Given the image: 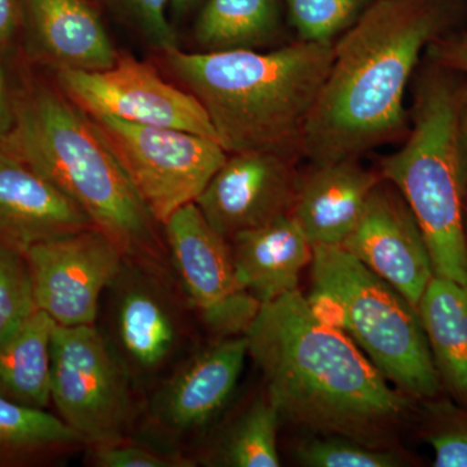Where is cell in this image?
I'll return each instance as SVG.
<instances>
[{
  "mask_svg": "<svg viewBox=\"0 0 467 467\" xmlns=\"http://www.w3.org/2000/svg\"><path fill=\"white\" fill-rule=\"evenodd\" d=\"M459 94L441 77L418 92L414 125L380 177L401 193L425 238L436 276L467 285L466 192L457 137Z\"/></svg>",
  "mask_w": 467,
  "mask_h": 467,
  "instance_id": "8992f818",
  "label": "cell"
},
{
  "mask_svg": "<svg viewBox=\"0 0 467 467\" xmlns=\"http://www.w3.org/2000/svg\"><path fill=\"white\" fill-rule=\"evenodd\" d=\"M418 313L442 389L467 408V285L435 275Z\"/></svg>",
  "mask_w": 467,
  "mask_h": 467,
  "instance_id": "ffe728a7",
  "label": "cell"
},
{
  "mask_svg": "<svg viewBox=\"0 0 467 467\" xmlns=\"http://www.w3.org/2000/svg\"><path fill=\"white\" fill-rule=\"evenodd\" d=\"M432 52L442 66L467 73V36L439 43Z\"/></svg>",
  "mask_w": 467,
  "mask_h": 467,
  "instance_id": "4dcf8cb0",
  "label": "cell"
},
{
  "mask_svg": "<svg viewBox=\"0 0 467 467\" xmlns=\"http://www.w3.org/2000/svg\"><path fill=\"white\" fill-rule=\"evenodd\" d=\"M190 313L171 265L124 256L95 326L140 398L193 352Z\"/></svg>",
  "mask_w": 467,
  "mask_h": 467,
  "instance_id": "52a82bcc",
  "label": "cell"
},
{
  "mask_svg": "<svg viewBox=\"0 0 467 467\" xmlns=\"http://www.w3.org/2000/svg\"><path fill=\"white\" fill-rule=\"evenodd\" d=\"M339 247L389 282L417 309L435 276L416 217L401 193L383 178L368 196L358 225Z\"/></svg>",
  "mask_w": 467,
  "mask_h": 467,
  "instance_id": "5bb4252c",
  "label": "cell"
},
{
  "mask_svg": "<svg viewBox=\"0 0 467 467\" xmlns=\"http://www.w3.org/2000/svg\"><path fill=\"white\" fill-rule=\"evenodd\" d=\"M85 448L84 439L47 409L0 396V467L55 462Z\"/></svg>",
  "mask_w": 467,
  "mask_h": 467,
  "instance_id": "7402d4cb",
  "label": "cell"
},
{
  "mask_svg": "<svg viewBox=\"0 0 467 467\" xmlns=\"http://www.w3.org/2000/svg\"><path fill=\"white\" fill-rule=\"evenodd\" d=\"M86 460L95 467H192L196 461L182 451L140 441L133 435L85 448Z\"/></svg>",
  "mask_w": 467,
  "mask_h": 467,
  "instance_id": "f1b7e54d",
  "label": "cell"
},
{
  "mask_svg": "<svg viewBox=\"0 0 467 467\" xmlns=\"http://www.w3.org/2000/svg\"><path fill=\"white\" fill-rule=\"evenodd\" d=\"M297 462L309 467H398L405 465L392 448L370 447L339 435H316L294 448Z\"/></svg>",
  "mask_w": 467,
  "mask_h": 467,
  "instance_id": "d4e9b609",
  "label": "cell"
},
{
  "mask_svg": "<svg viewBox=\"0 0 467 467\" xmlns=\"http://www.w3.org/2000/svg\"><path fill=\"white\" fill-rule=\"evenodd\" d=\"M248 356L244 335L193 350L153 387L142 407L143 427L171 450L207 429L226 408Z\"/></svg>",
  "mask_w": 467,
  "mask_h": 467,
  "instance_id": "7c38bea8",
  "label": "cell"
},
{
  "mask_svg": "<svg viewBox=\"0 0 467 467\" xmlns=\"http://www.w3.org/2000/svg\"><path fill=\"white\" fill-rule=\"evenodd\" d=\"M281 420L315 432L391 448L413 409L342 328L299 290L263 304L244 333Z\"/></svg>",
  "mask_w": 467,
  "mask_h": 467,
  "instance_id": "6da1fadb",
  "label": "cell"
},
{
  "mask_svg": "<svg viewBox=\"0 0 467 467\" xmlns=\"http://www.w3.org/2000/svg\"><path fill=\"white\" fill-rule=\"evenodd\" d=\"M0 150L36 169L78 205L124 256L171 265L160 223L84 110L48 88L18 104Z\"/></svg>",
  "mask_w": 467,
  "mask_h": 467,
  "instance_id": "277c9868",
  "label": "cell"
},
{
  "mask_svg": "<svg viewBox=\"0 0 467 467\" xmlns=\"http://www.w3.org/2000/svg\"><path fill=\"white\" fill-rule=\"evenodd\" d=\"M162 227L169 263L196 318L217 339L244 335L261 304L239 285L229 241L195 202L177 209Z\"/></svg>",
  "mask_w": 467,
  "mask_h": 467,
  "instance_id": "30bf717a",
  "label": "cell"
},
{
  "mask_svg": "<svg viewBox=\"0 0 467 467\" xmlns=\"http://www.w3.org/2000/svg\"><path fill=\"white\" fill-rule=\"evenodd\" d=\"M140 398L97 326H55L51 404L86 447L131 435Z\"/></svg>",
  "mask_w": 467,
  "mask_h": 467,
  "instance_id": "ba28073f",
  "label": "cell"
},
{
  "mask_svg": "<svg viewBox=\"0 0 467 467\" xmlns=\"http://www.w3.org/2000/svg\"><path fill=\"white\" fill-rule=\"evenodd\" d=\"M95 227L41 173L0 150V245L26 254L38 243Z\"/></svg>",
  "mask_w": 467,
  "mask_h": 467,
  "instance_id": "2e32d148",
  "label": "cell"
},
{
  "mask_svg": "<svg viewBox=\"0 0 467 467\" xmlns=\"http://www.w3.org/2000/svg\"><path fill=\"white\" fill-rule=\"evenodd\" d=\"M12 119H14V113L9 110L5 76L0 67V147L11 129Z\"/></svg>",
  "mask_w": 467,
  "mask_h": 467,
  "instance_id": "836d02e7",
  "label": "cell"
},
{
  "mask_svg": "<svg viewBox=\"0 0 467 467\" xmlns=\"http://www.w3.org/2000/svg\"><path fill=\"white\" fill-rule=\"evenodd\" d=\"M230 155L195 202L227 241L291 213L299 182L288 156L265 150Z\"/></svg>",
  "mask_w": 467,
  "mask_h": 467,
  "instance_id": "9a60e30c",
  "label": "cell"
},
{
  "mask_svg": "<svg viewBox=\"0 0 467 467\" xmlns=\"http://www.w3.org/2000/svg\"><path fill=\"white\" fill-rule=\"evenodd\" d=\"M150 45L168 52L177 48V34L167 17L168 0H113Z\"/></svg>",
  "mask_w": 467,
  "mask_h": 467,
  "instance_id": "f546056e",
  "label": "cell"
},
{
  "mask_svg": "<svg viewBox=\"0 0 467 467\" xmlns=\"http://www.w3.org/2000/svg\"><path fill=\"white\" fill-rule=\"evenodd\" d=\"M198 2L199 0H171L174 11H177L178 14H183V12L189 11V9L193 7Z\"/></svg>",
  "mask_w": 467,
  "mask_h": 467,
  "instance_id": "e575fe53",
  "label": "cell"
},
{
  "mask_svg": "<svg viewBox=\"0 0 467 467\" xmlns=\"http://www.w3.org/2000/svg\"><path fill=\"white\" fill-rule=\"evenodd\" d=\"M36 308L63 327L94 326L104 292L124 254L97 227L67 234L26 252Z\"/></svg>",
  "mask_w": 467,
  "mask_h": 467,
  "instance_id": "4fadbf2b",
  "label": "cell"
},
{
  "mask_svg": "<svg viewBox=\"0 0 467 467\" xmlns=\"http://www.w3.org/2000/svg\"><path fill=\"white\" fill-rule=\"evenodd\" d=\"M466 226H467V201H466Z\"/></svg>",
  "mask_w": 467,
  "mask_h": 467,
  "instance_id": "d590c367",
  "label": "cell"
},
{
  "mask_svg": "<svg viewBox=\"0 0 467 467\" xmlns=\"http://www.w3.org/2000/svg\"><path fill=\"white\" fill-rule=\"evenodd\" d=\"M313 309L342 328L378 370L413 400L442 387L416 306L339 245H313Z\"/></svg>",
  "mask_w": 467,
  "mask_h": 467,
  "instance_id": "5b68a950",
  "label": "cell"
},
{
  "mask_svg": "<svg viewBox=\"0 0 467 467\" xmlns=\"http://www.w3.org/2000/svg\"><path fill=\"white\" fill-rule=\"evenodd\" d=\"M57 79L67 99L88 116L115 117L217 140L201 101L192 92L165 82L152 67L138 58L119 57L115 66L103 70L58 67Z\"/></svg>",
  "mask_w": 467,
  "mask_h": 467,
  "instance_id": "8fae6325",
  "label": "cell"
},
{
  "mask_svg": "<svg viewBox=\"0 0 467 467\" xmlns=\"http://www.w3.org/2000/svg\"><path fill=\"white\" fill-rule=\"evenodd\" d=\"M236 278L263 304L299 290L301 272L312 264L313 247L291 213L229 239Z\"/></svg>",
  "mask_w": 467,
  "mask_h": 467,
  "instance_id": "ac0fdd59",
  "label": "cell"
},
{
  "mask_svg": "<svg viewBox=\"0 0 467 467\" xmlns=\"http://www.w3.org/2000/svg\"><path fill=\"white\" fill-rule=\"evenodd\" d=\"M422 432L436 467H467V408L434 398L422 401Z\"/></svg>",
  "mask_w": 467,
  "mask_h": 467,
  "instance_id": "484cf974",
  "label": "cell"
},
{
  "mask_svg": "<svg viewBox=\"0 0 467 467\" xmlns=\"http://www.w3.org/2000/svg\"><path fill=\"white\" fill-rule=\"evenodd\" d=\"M36 310L26 254L0 245V342Z\"/></svg>",
  "mask_w": 467,
  "mask_h": 467,
  "instance_id": "83f0119b",
  "label": "cell"
},
{
  "mask_svg": "<svg viewBox=\"0 0 467 467\" xmlns=\"http://www.w3.org/2000/svg\"><path fill=\"white\" fill-rule=\"evenodd\" d=\"M444 26L435 0H374L334 45L304 130L315 165L355 159L401 130L404 95L420 52Z\"/></svg>",
  "mask_w": 467,
  "mask_h": 467,
  "instance_id": "7a4b0ae2",
  "label": "cell"
},
{
  "mask_svg": "<svg viewBox=\"0 0 467 467\" xmlns=\"http://www.w3.org/2000/svg\"><path fill=\"white\" fill-rule=\"evenodd\" d=\"M20 14V0H0V45L14 36Z\"/></svg>",
  "mask_w": 467,
  "mask_h": 467,
  "instance_id": "1f68e13d",
  "label": "cell"
},
{
  "mask_svg": "<svg viewBox=\"0 0 467 467\" xmlns=\"http://www.w3.org/2000/svg\"><path fill=\"white\" fill-rule=\"evenodd\" d=\"M380 181L379 173L359 167L353 159L316 165L299 178L291 216L312 247L342 245Z\"/></svg>",
  "mask_w": 467,
  "mask_h": 467,
  "instance_id": "e0dca14e",
  "label": "cell"
},
{
  "mask_svg": "<svg viewBox=\"0 0 467 467\" xmlns=\"http://www.w3.org/2000/svg\"><path fill=\"white\" fill-rule=\"evenodd\" d=\"M279 422L278 410L264 392L202 453V462L226 467L281 466L276 447Z\"/></svg>",
  "mask_w": 467,
  "mask_h": 467,
  "instance_id": "603a6c76",
  "label": "cell"
},
{
  "mask_svg": "<svg viewBox=\"0 0 467 467\" xmlns=\"http://www.w3.org/2000/svg\"><path fill=\"white\" fill-rule=\"evenodd\" d=\"M39 47L57 67L103 70L119 55L99 15L86 0H24Z\"/></svg>",
  "mask_w": 467,
  "mask_h": 467,
  "instance_id": "d6986e66",
  "label": "cell"
},
{
  "mask_svg": "<svg viewBox=\"0 0 467 467\" xmlns=\"http://www.w3.org/2000/svg\"><path fill=\"white\" fill-rule=\"evenodd\" d=\"M55 326L36 309L0 342V396L26 407H50Z\"/></svg>",
  "mask_w": 467,
  "mask_h": 467,
  "instance_id": "44dd1931",
  "label": "cell"
},
{
  "mask_svg": "<svg viewBox=\"0 0 467 467\" xmlns=\"http://www.w3.org/2000/svg\"><path fill=\"white\" fill-rule=\"evenodd\" d=\"M370 0H287L292 26L306 42L331 43L355 24Z\"/></svg>",
  "mask_w": 467,
  "mask_h": 467,
  "instance_id": "4316f807",
  "label": "cell"
},
{
  "mask_svg": "<svg viewBox=\"0 0 467 467\" xmlns=\"http://www.w3.org/2000/svg\"><path fill=\"white\" fill-rule=\"evenodd\" d=\"M457 137H459L461 165H462L463 183H465L467 201V88L462 91V94H459Z\"/></svg>",
  "mask_w": 467,
  "mask_h": 467,
  "instance_id": "d6a6232c",
  "label": "cell"
},
{
  "mask_svg": "<svg viewBox=\"0 0 467 467\" xmlns=\"http://www.w3.org/2000/svg\"><path fill=\"white\" fill-rule=\"evenodd\" d=\"M88 119L161 226L177 209L196 202L229 156L217 140L189 131L109 116Z\"/></svg>",
  "mask_w": 467,
  "mask_h": 467,
  "instance_id": "9c48e42d",
  "label": "cell"
},
{
  "mask_svg": "<svg viewBox=\"0 0 467 467\" xmlns=\"http://www.w3.org/2000/svg\"><path fill=\"white\" fill-rule=\"evenodd\" d=\"M169 67L207 110L227 153L301 149L310 112L334 58L333 43L300 42L272 52L250 48L165 52Z\"/></svg>",
  "mask_w": 467,
  "mask_h": 467,
  "instance_id": "3957f363",
  "label": "cell"
},
{
  "mask_svg": "<svg viewBox=\"0 0 467 467\" xmlns=\"http://www.w3.org/2000/svg\"><path fill=\"white\" fill-rule=\"evenodd\" d=\"M275 0H207L195 36L208 51L250 48L275 26Z\"/></svg>",
  "mask_w": 467,
  "mask_h": 467,
  "instance_id": "cb8c5ba5",
  "label": "cell"
}]
</instances>
